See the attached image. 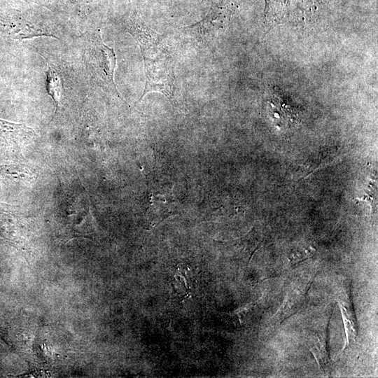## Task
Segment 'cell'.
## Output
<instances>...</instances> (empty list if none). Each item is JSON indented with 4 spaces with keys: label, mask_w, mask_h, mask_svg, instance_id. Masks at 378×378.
<instances>
[{
    "label": "cell",
    "mask_w": 378,
    "mask_h": 378,
    "mask_svg": "<svg viewBox=\"0 0 378 378\" xmlns=\"http://www.w3.org/2000/svg\"><path fill=\"white\" fill-rule=\"evenodd\" d=\"M228 20L223 13L213 11L201 22L183 28V31L199 43L206 44L225 31Z\"/></svg>",
    "instance_id": "5b68a950"
},
{
    "label": "cell",
    "mask_w": 378,
    "mask_h": 378,
    "mask_svg": "<svg viewBox=\"0 0 378 378\" xmlns=\"http://www.w3.org/2000/svg\"><path fill=\"white\" fill-rule=\"evenodd\" d=\"M148 216L154 223H159L164 218L173 215L176 204L173 196L172 186L158 183L156 180H150L148 183Z\"/></svg>",
    "instance_id": "277c9868"
},
{
    "label": "cell",
    "mask_w": 378,
    "mask_h": 378,
    "mask_svg": "<svg viewBox=\"0 0 378 378\" xmlns=\"http://www.w3.org/2000/svg\"><path fill=\"white\" fill-rule=\"evenodd\" d=\"M35 137L36 133L31 127L0 119V155L18 156Z\"/></svg>",
    "instance_id": "3957f363"
},
{
    "label": "cell",
    "mask_w": 378,
    "mask_h": 378,
    "mask_svg": "<svg viewBox=\"0 0 378 378\" xmlns=\"http://www.w3.org/2000/svg\"><path fill=\"white\" fill-rule=\"evenodd\" d=\"M46 89L49 96L55 102L56 114L61 107V97L62 94V85L60 77L53 66L48 63V71L46 76Z\"/></svg>",
    "instance_id": "52a82bcc"
},
{
    "label": "cell",
    "mask_w": 378,
    "mask_h": 378,
    "mask_svg": "<svg viewBox=\"0 0 378 378\" xmlns=\"http://www.w3.org/2000/svg\"><path fill=\"white\" fill-rule=\"evenodd\" d=\"M86 52L97 76L113 92L120 96L113 79L116 65L115 53L113 48L103 42L100 30H96L90 36Z\"/></svg>",
    "instance_id": "7a4b0ae2"
},
{
    "label": "cell",
    "mask_w": 378,
    "mask_h": 378,
    "mask_svg": "<svg viewBox=\"0 0 378 378\" xmlns=\"http://www.w3.org/2000/svg\"><path fill=\"white\" fill-rule=\"evenodd\" d=\"M143 59L145 85L139 100L148 92L154 91L161 92L172 104H175L176 79L172 59L167 50Z\"/></svg>",
    "instance_id": "6da1fadb"
},
{
    "label": "cell",
    "mask_w": 378,
    "mask_h": 378,
    "mask_svg": "<svg viewBox=\"0 0 378 378\" xmlns=\"http://www.w3.org/2000/svg\"><path fill=\"white\" fill-rule=\"evenodd\" d=\"M127 31L138 42L142 54L164 48L162 36L140 20L132 21L126 25Z\"/></svg>",
    "instance_id": "8992f818"
}]
</instances>
